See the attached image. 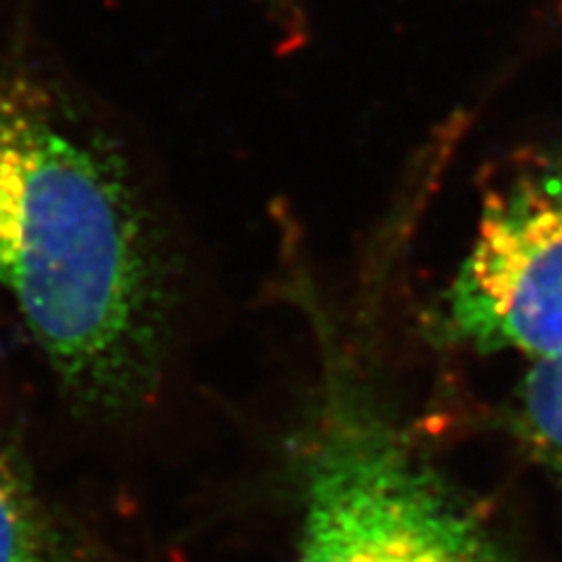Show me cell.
<instances>
[{
    "instance_id": "obj_1",
    "label": "cell",
    "mask_w": 562,
    "mask_h": 562,
    "mask_svg": "<svg viewBox=\"0 0 562 562\" xmlns=\"http://www.w3.org/2000/svg\"><path fill=\"white\" fill-rule=\"evenodd\" d=\"M0 291L76 406L150 398L169 272L148 204L122 155L20 76L0 80Z\"/></svg>"
},
{
    "instance_id": "obj_2",
    "label": "cell",
    "mask_w": 562,
    "mask_h": 562,
    "mask_svg": "<svg viewBox=\"0 0 562 562\" xmlns=\"http://www.w3.org/2000/svg\"><path fill=\"white\" fill-rule=\"evenodd\" d=\"M291 562L506 560L469 504L338 366L305 443L303 532Z\"/></svg>"
},
{
    "instance_id": "obj_3",
    "label": "cell",
    "mask_w": 562,
    "mask_h": 562,
    "mask_svg": "<svg viewBox=\"0 0 562 562\" xmlns=\"http://www.w3.org/2000/svg\"><path fill=\"white\" fill-rule=\"evenodd\" d=\"M441 328L476 351L562 355V153L527 157L492 186Z\"/></svg>"
},
{
    "instance_id": "obj_4",
    "label": "cell",
    "mask_w": 562,
    "mask_h": 562,
    "mask_svg": "<svg viewBox=\"0 0 562 562\" xmlns=\"http://www.w3.org/2000/svg\"><path fill=\"white\" fill-rule=\"evenodd\" d=\"M514 425L527 452L562 492V355L532 361L516 392Z\"/></svg>"
},
{
    "instance_id": "obj_5",
    "label": "cell",
    "mask_w": 562,
    "mask_h": 562,
    "mask_svg": "<svg viewBox=\"0 0 562 562\" xmlns=\"http://www.w3.org/2000/svg\"><path fill=\"white\" fill-rule=\"evenodd\" d=\"M0 562H61L55 535L20 473L0 460Z\"/></svg>"
}]
</instances>
